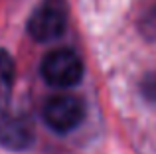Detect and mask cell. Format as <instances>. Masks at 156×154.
Returning a JSON list of instances; mask_svg holds the SVG:
<instances>
[{"label": "cell", "instance_id": "1", "mask_svg": "<svg viewBox=\"0 0 156 154\" xmlns=\"http://www.w3.org/2000/svg\"><path fill=\"white\" fill-rule=\"evenodd\" d=\"M67 28V2L65 0H42L28 20V34L36 42L57 40Z\"/></svg>", "mask_w": 156, "mask_h": 154}, {"label": "cell", "instance_id": "3", "mask_svg": "<svg viewBox=\"0 0 156 154\" xmlns=\"http://www.w3.org/2000/svg\"><path fill=\"white\" fill-rule=\"evenodd\" d=\"M42 77L53 87H73L83 77V61L71 50H53L42 61Z\"/></svg>", "mask_w": 156, "mask_h": 154}, {"label": "cell", "instance_id": "2", "mask_svg": "<svg viewBox=\"0 0 156 154\" xmlns=\"http://www.w3.org/2000/svg\"><path fill=\"white\" fill-rule=\"evenodd\" d=\"M42 117L51 131L65 135L77 128L85 119V103L75 95H53L44 103Z\"/></svg>", "mask_w": 156, "mask_h": 154}, {"label": "cell", "instance_id": "4", "mask_svg": "<svg viewBox=\"0 0 156 154\" xmlns=\"http://www.w3.org/2000/svg\"><path fill=\"white\" fill-rule=\"evenodd\" d=\"M34 142V128L22 117H0V146L8 150H26Z\"/></svg>", "mask_w": 156, "mask_h": 154}, {"label": "cell", "instance_id": "6", "mask_svg": "<svg viewBox=\"0 0 156 154\" xmlns=\"http://www.w3.org/2000/svg\"><path fill=\"white\" fill-rule=\"evenodd\" d=\"M142 95L146 97L148 101H152V103H156V71H152V73H148L142 79Z\"/></svg>", "mask_w": 156, "mask_h": 154}, {"label": "cell", "instance_id": "5", "mask_svg": "<svg viewBox=\"0 0 156 154\" xmlns=\"http://www.w3.org/2000/svg\"><path fill=\"white\" fill-rule=\"evenodd\" d=\"M14 75H16V65L14 59L8 51L0 50V113L8 107L14 89Z\"/></svg>", "mask_w": 156, "mask_h": 154}]
</instances>
